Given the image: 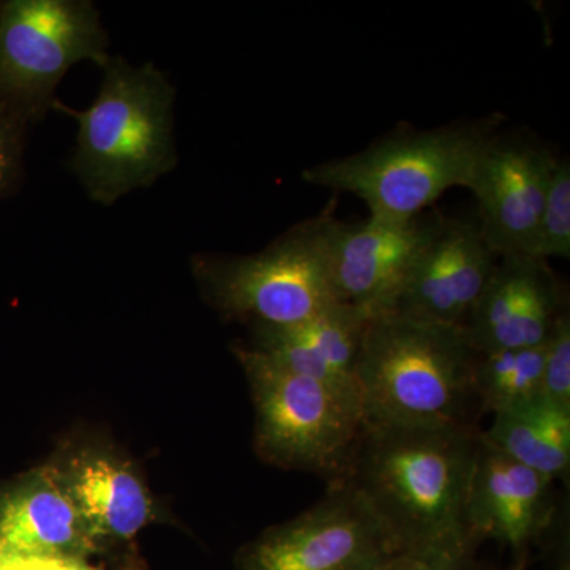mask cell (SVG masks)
I'll list each match as a JSON object with an SVG mask.
<instances>
[{
    "mask_svg": "<svg viewBox=\"0 0 570 570\" xmlns=\"http://www.w3.org/2000/svg\"><path fill=\"white\" fill-rule=\"evenodd\" d=\"M479 438L469 425L365 423L340 480L366 499L401 549L471 534L464 510Z\"/></svg>",
    "mask_w": 570,
    "mask_h": 570,
    "instance_id": "cell-1",
    "label": "cell"
},
{
    "mask_svg": "<svg viewBox=\"0 0 570 570\" xmlns=\"http://www.w3.org/2000/svg\"><path fill=\"white\" fill-rule=\"evenodd\" d=\"M99 66L104 80L88 110L59 100L52 110L77 121L71 170L91 200L110 206L174 170L175 88L153 63L132 67L108 55Z\"/></svg>",
    "mask_w": 570,
    "mask_h": 570,
    "instance_id": "cell-2",
    "label": "cell"
},
{
    "mask_svg": "<svg viewBox=\"0 0 570 570\" xmlns=\"http://www.w3.org/2000/svg\"><path fill=\"white\" fill-rule=\"evenodd\" d=\"M475 358L463 326L370 317L355 371L365 423L468 425Z\"/></svg>",
    "mask_w": 570,
    "mask_h": 570,
    "instance_id": "cell-3",
    "label": "cell"
},
{
    "mask_svg": "<svg viewBox=\"0 0 570 570\" xmlns=\"http://www.w3.org/2000/svg\"><path fill=\"white\" fill-rule=\"evenodd\" d=\"M255 409L254 448L273 466L337 482L365 426L358 387L288 370L254 347L235 346Z\"/></svg>",
    "mask_w": 570,
    "mask_h": 570,
    "instance_id": "cell-4",
    "label": "cell"
},
{
    "mask_svg": "<svg viewBox=\"0 0 570 570\" xmlns=\"http://www.w3.org/2000/svg\"><path fill=\"white\" fill-rule=\"evenodd\" d=\"M489 129L452 126L395 135L365 151L303 171L313 186L355 195L370 217L409 220L425 213L452 187H469Z\"/></svg>",
    "mask_w": 570,
    "mask_h": 570,
    "instance_id": "cell-5",
    "label": "cell"
},
{
    "mask_svg": "<svg viewBox=\"0 0 570 570\" xmlns=\"http://www.w3.org/2000/svg\"><path fill=\"white\" fill-rule=\"evenodd\" d=\"M193 273L228 321L254 330L288 328L336 305L325 249V213L295 225L262 253L197 255Z\"/></svg>",
    "mask_w": 570,
    "mask_h": 570,
    "instance_id": "cell-6",
    "label": "cell"
},
{
    "mask_svg": "<svg viewBox=\"0 0 570 570\" xmlns=\"http://www.w3.org/2000/svg\"><path fill=\"white\" fill-rule=\"evenodd\" d=\"M107 33L88 0H9L0 6V112L21 126L55 108L56 88L81 61L107 58Z\"/></svg>",
    "mask_w": 570,
    "mask_h": 570,
    "instance_id": "cell-7",
    "label": "cell"
},
{
    "mask_svg": "<svg viewBox=\"0 0 570 570\" xmlns=\"http://www.w3.org/2000/svg\"><path fill=\"white\" fill-rule=\"evenodd\" d=\"M400 550L366 499L340 480L314 508L243 546L235 570H379Z\"/></svg>",
    "mask_w": 570,
    "mask_h": 570,
    "instance_id": "cell-8",
    "label": "cell"
},
{
    "mask_svg": "<svg viewBox=\"0 0 570 570\" xmlns=\"http://www.w3.org/2000/svg\"><path fill=\"white\" fill-rule=\"evenodd\" d=\"M444 219L430 212L409 220L367 217L351 224L325 212V249L337 302L367 317L389 313Z\"/></svg>",
    "mask_w": 570,
    "mask_h": 570,
    "instance_id": "cell-9",
    "label": "cell"
},
{
    "mask_svg": "<svg viewBox=\"0 0 570 570\" xmlns=\"http://www.w3.org/2000/svg\"><path fill=\"white\" fill-rule=\"evenodd\" d=\"M50 463L105 557L134 553L137 535L160 521L140 468L105 439H69Z\"/></svg>",
    "mask_w": 570,
    "mask_h": 570,
    "instance_id": "cell-10",
    "label": "cell"
},
{
    "mask_svg": "<svg viewBox=\"0 0 570 570\" xmlns=\"http://www.w3.org/2000/svg\"><path fill=\"white\" fill-rule=\"evenodd\" d=\"M538 142L491 135L468 189L478 198V224L498 257L531 255L554 165Z\"/></svg>",
    "mask_w": 570,
    "mask_h": 570,
    "instance_id": "cell-11",
    "label": "cell"
},
{
    "mask_svg": "<svg viewBox=\"0 0 570 570\" xmlns=\"http://www.w3.org/2000/svg\"><path fill=\"white\" fill-rule=\"evenodd\" d=\"M566 305L549 262L501 255L463 328L479 354L535 347L546 343Z\"/></svg>",
    "mask_w": 570,
    "mask_h": 570,
    "instance_id": "cell-12",
    "label": "cell"
},
{
    "mask_svg": "<svg viewBox=\"0 0 570 570\" xmlns=\"http://www.w3.org/2000/svg\"><path fill=\"white\" fill-rule=\"evenodd\" d=\"M497 262L478 219H444L389 313L463 326Z\"/></svg>",
    "mask_w": 570,
    "mask_h": 570,
    "instance_id": "cell-13",
    "label": "cell"
},
{
    "mask_svg": "<svg viewBox=\"0 0 570 570\" xmlns=\"http://www.w3.org/2000/svg\"><path fill=\"white\" fill-rule=\"evenodd\" d=\"M553 482L480 436L464 510L469 532L524 553L557 515Z\"/></svg>",
    "mask_w": 570,
    "mask_h": 570,
    "instance_id": "cell-14",
    "label": "cell"
},
{
    "mask_svg": "<svg viewBox=\"0 0 570 570\" xmlns=\"http://www.w3.org/2000/svg\"><path fill=\"white\" fill-rule=\"evenodd\" d=\"M0 540L39 557L82 561L105 557L50 461L0 489Z\"/></svg>",
    "mask_w": 570,
    "mask_h": 570,
    "instance_id": "cell-15",
    "label": "cell"
},
{
    "mask_svg": "<svg viewBox=\"0 0 570 570\" xmlns=\"http://www.w3.org/2000/svg\"><path fill=\"white\" fill-rule=\"evenodd\" d=\"M367 321L362 311L336 303L299 325L254 330L253 347L296 373L358 387L355 371Z\"/></svg>",
    "mask_w": 570,
    "mask_h": 570,
    "instance_id": "cell-16",
    "label": "cell"
},
{
    "mask_svg": "<svg viewBox=\"0 0 570 570\" xmlns=\"http://www.w3.org/2000/svg\"><path fill=\"white\" fill-rule=\"evenodd\" d=\"M490 445L550 479H568L570 409L539 395L494 414L493 425L480 433Z\"/></svg>",
    "mask_w": 570,
    "mask_h": 570,
    "instance_id": "cell-17",
    "label": "cell"
},
{
    "mask_svg": "<svg viewBox=\"0 0 570 570\" xmlns=\"http://www.w3.org/2000/svg\"><path fill=\"white\" fill-rule=\"evenodd\" d=\"M543 344L535 347L487 352L475 358V397L483 409L504 411L542 395Z\"/></svg>",
    "mask_w": 570,
    "mask_h": 570,
    "instance_id": "cell-18",
    "label": "cell"
},
{
    "mask_svg": "<svg viewBox=\"0 0 570 570\" xmlns=\"http://www.w3.org/2000/svg\"><path fill=\"white\" fill-rule=\"evenodd\" d=\"M531 255L547 262L553 257L566 258V261L570 258L569 159H558L554 165Z\"/></svg>",
    "mask_w": 570,
    "mask_h": 570,
    "instance_id": "cell-19",
    "label": "cell"
},
{
    "mask_svg": "<svg viewBox=\"0 0 570 570\" xmlns=\"http://www.w3.org/2000/svg\"><path fill=\"white\" fill-rule=\"evenodd\" d=\"M479 540L472 534L407 547L379 570H472Z\"/></svg>",
    "mask_w": 570,
    "mask_h": 570,
    "instance_id": "cell-20",
    "label": "cell"
},
{
    "mask_svg": "<svg viewBox=\"0 0 570 570\" xmlns=\"http://www.w3.org/2000/svg\"><path fill=\"white\" fill-rule=\"evenodd\" d=\"M542 395L570 409V314L562 307L543 343Z\"/></svg>",
    "mask_w": 570,
    "mask_h": 570,
    "instance_id": "cell-21",
    "label": "cell"
},
{
    "mask_svg": "<svg viewBox=\"0 0 570 570\" xmlns=\"http://www.w3.org/2000/svg\"><path fill=\"white\" fill-rule=\"evenodd\" d=\"M0 570H146V566L138 553L130 554L121 566L110 569L92 564V561L21 553L0 540Z\"/></svg>",
    "mask_w": 570,
    "mask_h": 570,
    "instance_id": "cell-22",
    "label": "cell"
},
{
    "mask_svg": "<svg viewBox=\"0 0 570 570\" xmlns=\"http://www.w3.org/2000/svg\"><path fill=\"white\" fill-rule=\"evenodd\" d=\"M24 129L0 112V195L9 193L20 176Z\"/></svg>",
    "mask_w": 570,
    "mask_h": 570,
    "instance_id": "cell-23",
    "label": "cell"
},
{
    "mask_svg": "<svg viewBox=\"0 0 570 570\" xmlns=\"http://www.w3.org/2000/svg\"><path fill=\"white\" fill-rule=\"evenodd\" d=\"M510 570H524V569H523V564H519V566H517V568H513V569H510Z\"/></svg>",
    "mask_w": 570,
    "mask_h": 570,
    "instance_id": "cell-24",
    "label": "cell"
}]
</instances>
